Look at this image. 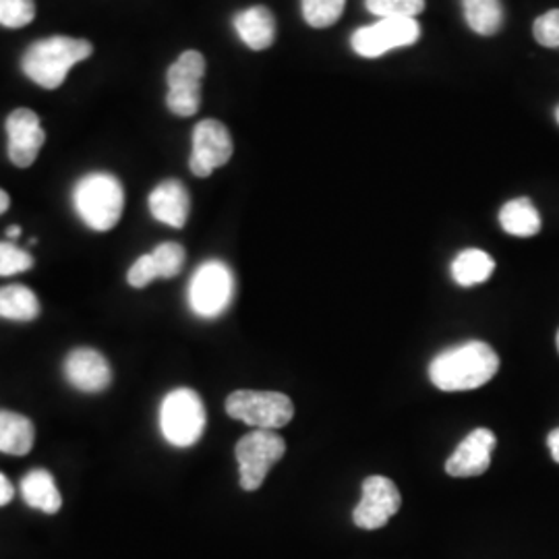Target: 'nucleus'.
Listing matches in <instances>:
<instances>
[{
  "label": "nucleus",
  "instance_id": "obj_7",
  "mask_svg": "<svg viewBox=\"0 0 559 559\" xmlns=\"http://www.w3.org/2000/svg\"><path fill=\"white\" fill-rule=\"evenodd\" d=\"M286 454V441L278 433L258 429L245 436L235 448L239 460L240 487L245 491H255L263 485L272 466Z\"/></svg>",
  "mask_w": 559,
  "mask_h": 559
},
{
  "label": "nucleus",
  "instance_id": "obj_20",
  "mask_svg": "<svg viewBox=\"0 0 559 559\" xmlns=\"http://www.w3.org/2000/svg\"><path fill=\"white\" fill-rule=\"evenodd\" d=\"M501 228L512 237H535L540 230V216L531 200L508 201L500 212Z\"/></svg>",
  "mask_w": 559,
  "mask_h": 559
},
{
  "label": "nucleus",
  "instance_id": "obj_25",
  "mask_svg": "<svg viewBox=\"0 0 559 559\" xmlns=\"http://www.w3.org/2000/svg\"><path fill=\"white\" fill-rule=\"evenodd\" d=\"M365 4L380 20H394V17L415 20L425 9V0H365Z\"/></svg>",
  "mask_w": 559,
  "mask_h": 559
},
{
  "label": "nucleus",
  "instance_id": "obj_34",
  "mask_svg": "<svg viewBox=\"0 0 559 559\" xmlns=\"http://www.w3.org/2000/svg\"><path fill=\"white\" fill-rule=\"evenodd\" d=\"M556 119H558V122H559V106H558V110H556Z\"/></svg>",
  "mask_w": 559,
  "mask_h": 559
},
{
  "label": "nucleus",
  "instance_id": "obj_30",
  "mask_svg": "<svg viewBox=\"0 0 559 559\" xmlns=\"http://www.w3.org/2000/svg\"><path fill=\"white\" fill-rule=\"evenodd\" d=\"M13 496H15V489H13L11 480L0 473V506H7L9 501L13 500Z\"/></svg>",
  "mask_w": 559,
  "mask_h": 559
},
{
  "label": "nucleus",
  "instance_id": "obj_8",
  "mask_svg": "<svg viewBox=\"0 0 559 559\" xmlns=\"http://www.w3.org/2000/svg\"><path fill=\"white\" fill-rule=\"evenodd\" d=\"M205 75V59L198 50H187L175 60L166 73L168 94L166 106L177 117H193L201 106V80Z\"/></svg>",
  "mask_w": 559,
  "mask_h": 559
},
{
  "label": "nucleus",
  "instance_id": "obj_32",
  "mask_svg": "<svg viewBox=\"0 0 559 559\" xmlns=\"http://www.w3.org/2000/svg\"><path fill=\"white\" fill-rule=\"evenodd\" d=\"M9 205H11V198H9V193L0 189V216L9 210Z\"/></svg>",
  "mask_w": 559,
  "mask_h": 559
},
{
  "label": "nucleus",
  "instance_id": "obj_24",
  "mask_svg": "<svg viewBox=\"0 0 559 559\" xmlns=\"http://www.w3.org/2000/svg\"><path fill=\"white\" fill-rule=\"evenodd\" d=\"M152 261L156 267L158 278H175L179 276L182 265H185V249L179 242H162L152 253Z\"/></svg>",
  "mask_w": 559,
  "mask_h": 559
},
{
  "label": "nucleus",
  "instance_id": "obj_18",
  "mask_svg": "<svg viewBox=\"0 0 559 559\" xmlns=\"http://www.w3.org/2000/svg\"><path fill=\"white\" fill-rule=\"evenodd\" d=\"M34 441L36 429L32 420L11 411H0V452L25 456L34 448Z\"/></svg>",
  "mask_w": 559,
  "mask_h": 559
},
{
  "label": "nucleus",
  "instance_id": "obj_23",
  "mask_svg": "<svg viewBox=\"0 0 559 559\" xmlns=\"http://www.w3.org/2000/svg\"><path fill=\"white\" fill-rule=\"evenodd\" d=\"M346 0H302V17L311 27H330L340 20Z\"/></svg>",
  "mask_w": 559,
  "mask_h": 559
},
{
  "label": "nucleus",
  "instance_id": "obj_15",
  "mask_svg": "<svg viewBox=\"0 0 559 559\" xmlns=\"http://www.w3.org/2000/svg\"><path fill=\"white\" fill-rule=\"evenodd\" d=\"M189 191L180 180H164L150 193V212L156 221L166 226L182 228L189 218Z\"/></svg>",
  "mask_w": 559,
  "mask_h": 559
},
{
  "label": "nucleus",
  "instance_id": "obj_9",
  "mask_svg": "<svg viewBox=\"0 0 559 559\" xmlns=\"http://www.w3.org/2000/svg\"><path fill=\"white\" fill-rule=\"evenodd\" d=\"M420 38V27L417 20L394 17L380 20L369 27H360L353 36V48L360 57L376 59L394 48L411 46Z\"/></svg>",
  "mask_w": 559,
  "mask_h": 559
},
{
  "label": "nucleus",
  "instance_id": "obj_27",
  "mask_svg": "<svg viewBox=\"0 0 559 559\" xmlns=\"http://www.w3.org/2000/svg\"><path fill=\"white\" fill-rule=\"evenodd\" d=\"M34 267V258L13 242H0V278L23 274Z\"/></svg>",
  "mask_w": 559,
  "mask_h": 559
},
{
  "label": "nucleus",
  "instance_id": "obj_31",
  "mask_svg": "<svg viewBox=\"0 0 559 559\" xmlns=\"http://www.w3.org/2000/svg\"><path fill=\"white\" fill-rule=\"evenodd\" d=\"M547 445H549V452H551V459L556 460L559 464V429H554L547 438Z\"/></svg>",
  "mask_w": 559,
  "mask_h": 559
},
{
  "label": "nucleus",
  "instance_id": "obj_35",
  "mask_svg": "<svg viewBox=\"0 0 559 559\" xmlns=\"http://www.w3.org/2000/svg\"><path fill=\"white\" fill-rule=\"evenodd\" d=\"M556 342H558V350H559V330H558V338H556Z\"/></svg>",
  "mask_w": 559,
  "mask_h": 559
},
{
  "label": "nucleus",
  "instance_id": "obj_29",
  "mask_svg": "<svg viewBox=\"0 0 559 559\" xmlns=\"http://www.w3.org/2000/svg\"><path fill=\"white\" fill-rule=\"evenodd\" d=\"M158 278L156 274V267H154V261L152 255H141L140 260L135 261L127 274V280L133 288H145L147 284H152L154 280Z\"/></svg>",
  "mask_w": 559,
  "mask_h": 559
},
{
  "label": "nucleus",
  "instance_id": "obj_33",
  "mask_svg": "<svg viewBox=\"0 0 559 559\" xmlns=\"http://www.w3.org/2000/svg\"><path fill=\"white\" fill-rule=\"evenodd\" d=\"M7 237H9V239H17V237H21V226H9V228H7Z\"/></svg>",
  "mask_w": 559,
  "mask_h": 559
},
{
  "label": "nucleus",
  "instance_id": "obj_11",
  "mask_svg": "<svg viewBox=\"0 0 559 559\" xmlns=\"http://www.w3.org/2000/svg\"><path fill=\"white\" fill-rule=\"evenodd\" d=\"M402 506L396 485L385 477H369L362 483V498L353 512V520L359 528L378 531L385 526Z\"/></svg>",
  "mask_w": 559,
  "mask_h": 559
},
{
  "label": "nucleus",
  "instance_id": "obj_26",
  "mask_svg": "<svg viewBox=\"0 0 559 559\" xmlns=\"http://www.w3.org/2000/svg\"><path fill=\"white\" fill-rule=\"evenodd\" d=\"M36 17L34 0H0V25L20 29Z\"/></svg>",
  "mask_w": 559,
  "mask_h": 559
},
{
  "label": "nucleus",
  "instance_id": "obj_16",
  "mask_svg": "<svg viewBox=\"0 0 559 559\" xmlns=\"http://www.w3.org/2000/svg\"><path fill=\"white\" fill-rule=\"evenodd\" d=\"M240 40L251 50H265L276 38V20L267 7H251L235 17Z\"/></svg>",
  "mask_w": 559,
  "mask_h": 559
},
{
  "label": "nucleus",
  "instance_id": "obj_2",
  "mask_svg": "<svg viewBox=\"0 0 559 559\" xmlns=\"http://www.w3.org/2000/svg\"><path fill=\"white\" fill-rule=\"evenodd\" d=\"M94 55L92 41L80 38H67V36H52L44 40L34 41L23 59L21 71L27 80L34 81L44 90H57L60 87L69 71L85 59Z\"/></svg>",
  "mask_w": 559,
  "mask_h": 559
},
{
  "label": "nucleus",
  "instance_id": "obj_13",
  "mask_svg": "<svg viewBox=\"0 0 559 559\" xmlns=\"http://www.w3.org/2000/svg\"><path fill=\"white\" fill-rule=\"evenodd\" d=\"M496 436L489 429H475L471 436L460 441L454 454L445 462V473L450 477H479L487 473L491 454L496 450Z\"/></svg>",
  "mask_w": 559,
  "mask_h": 559
},
{
  "label": "nucleus",
  "instance_id": "obj_21",
  "mask_svg": "<svg viewBox=\"0 0 559 559\" xmlns=\"http://www.w3.org/2000/svg\"><path fill=\"white\" fill-rule=\"evenodd\" d=\"M493 270L496 261L489 253L480 249H466L452 263V278L460 286H475L491 278Z\"/></svg>",
  "mask_w": 559,
  "mask_h": 559
},
{
  "label": "nucleus",
  "instance_id": "obj_22",
  "mask_svg": "<svg viewBox=\"0 0 559 559\" xmlns=\"http://www.w3.org/2000/svg\"><path fill=\"white\" fill-rule=\"evenodd\" d=\"M464 17L479 36H493L503 23L501 0H462Z\"/></svg>",
  "mask_w": 559,
  "mask_h": 559
},
{
  "label": "nucleus",
  "instance_id": "obj_4",
  "mask_svg": "<svg viewBox=\"0 0 559 559\" xmlns=\"http://www.w3.org/2000/svg\"><path fill=\"white\" fill-rule=\"evenodd\" d=\"M160 429L164 440L175 448H191L205 429V406L200 394L179 388L162 400Z\"/></svg>",
  "mask_w": 559,
  "mask_h": 559
},
{
  "label": "nucleus",
  "instance_id": "obj_10",
  "mask_svg": "<svg viewBox=\"0 0 559 559\" xmlns=\"http://www.w3.org/2000/svg\"><path fill=\"white\" fill-rule=\"evenodd\" d=\"M233 152V138L221 120H201L193 131V152L189 158V168L195 177L205 179L230 160Z\"/></svg>",
  "mask_w": 559,
  "mask_h": 559
},
{
  "label": "nucleus",
  "instance_id": "obj_3",
  "mask_svg": "<svg viewBox=\"0 0 559 559\" xmlns=\"http://www.w3.org/2000/svg\"><path fill=\"white\" fill-rule=\"evenodd\" d=\"M73 205L81 221L92 230H112L119 224L124 207L122 185L108 173L85 175L73 189Z\"/></svg>",
  "mask_w": 559,
  "mask_h": 559
},
{
  "label": "nucleus",
  "instance_id": "obj_12",
  "mask_svg": "<svg viewBox=\"0 0 559 559\" xmlns=\"http://www.w3.org/2000/svg\"><path fill=\"white\" fill-rule=\"evenodd\" d=\"M4 129L9 138V160L17 168H29L38 160L41 145L46 141L40 117L29 108H17L7 117Z\"/></svg>",
  "mask_w": 559,
  "mask_h": 559
},
{
  "label": "nucleus",
  "instance_id": "obj_28",
  "mask_svg": "<svg viewBox=\"0 0 559 559\" xmlns=\"http://www.w3.org/2000/svg\"><path fill=\"white\" fill-rule=\"evenodd\" d=\"M533 34L545 48H558L559 46V9L540 15L533 25Z\"/></svg>",
  "mask_w": 559,
  "mask_h": 559
},
{
  "label": "nucleus",
  "instance_id": "obj_14",
  "mask_svg": "<svg viewBox=\"0 0 559 559\" xmlns=\"http://www.w3.org/2000/svg\"><path fill=\"white\" fill-rule=\"evenodd\" d=\"M64 376L75 390L87 392V394H98L110 385L112 369L98 350L75 348L64 359Z\"/></svg>",
  "mask_w": 559,
  "mask_h": 559
},
{
  "label": "nucleus",
  "instance_id": "obj_6",
  "mask_svg": "<svg viewBox=\"0 0 559 559\" xmlns=\"http://www.w3.org/2000/svg\"><path fill=\"white\" fill-rule=\"evenodd\" d=\"M235 295V278L226 263L218 260L205 261L193 274L189 284V305L195 316L214 320L222 316Z\"/></svg>",
  "mask_w": 559,
  "mask_h": 559
},
{
  "label": "nucleus",
  "instance_id": "obj_19",
  "mask_svg": "<svg viewBox=\"0 0 559 559\" xmlns=\"http://www.w3.org/2000/svg\"><path fill=\"white\" fill-rule=\"evenodd\" d=\"M40 316V300L23 284L0 288V318L11 321H34Z\"/></svg>",
  "mask_w": 559,
  "mask_h": 559
},
{
  "label": "nucleus",
  "instance_id": "obj_17",
  "mask_svg": "<svg viewBox=\"0 0 559 559\" xmlns=\"http://www.w3.org/2000/svg\"><path fill=\"white\" fill-rule=\"evenodd\" d=\"M21 496L29 508H36L44 514H57L62 506V498H60L55 477L44 468H36L23 477Z\"/></svg>",
  "mask_w": 559,
  "mask_h": 559
},
{
  "label": "nucleus",
  "instance_id": "obj_5",
  "mask_svg": "<svg viewBox=\"0 0 559 559\" xmlns=\"http://www.w3.org/2000/svg\"><path fill=\"white\" fill-rule=\"evenodd\" d=\"M226 413L228 417L242 420L251 427L276 431L293 420L295 404L286 394L280 392L239 390L226 399Z\"/></svg>",
  "mask_w": 559,
  "mask_h": 559
},
{
  "label": "nucleus",
  "instance_id": "obj_1",
  "mask_svg": "<svg viewBox=\"0 0 559 559\" xmlns=\"http://www.w3.org/2000/svg\"><path fill=\"white\" fill-rule=\"evenodd\" d=\"M498 371V353L487 342L471 340L456 348L443 350L431 360L429 378L443 392H466L493 380Z\"/></svg>",
  "mask_w": 559,
  "mask_h": 559
}]
</instances>
